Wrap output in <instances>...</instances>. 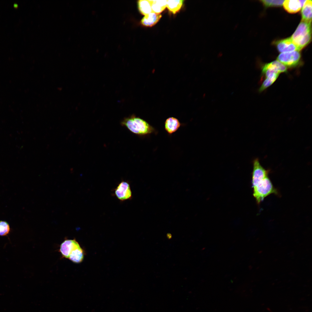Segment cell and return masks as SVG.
Instances as JSON below:
<instances>
[{
    "label": "cell",
    "instance_id": "ac0fdd59",
    "mask_svg": "<svg viewBox=\"0 0 312 312\" xmlns=\"http://www.w3.org/2000/svg\"><path fill=\"white\" fill-rule=\"evenodd\" d=\"M10 227L8 223L5 221H0V236H5L9 232Z\"/></svg>",
    "mask_w": 312,
    "mask_h": 312
},
{
    "label": "cell",
    "instance_id": "277c9868",
    "mask_svg": "<svg viewBox=\"0 0 312 312\" xmlns=\"http://www.w3.org/2000/svg\"><path fill=\"white\" fill-rule=\"evenodd\" d=\"M311 37V23L301 21L291 37L300 51L310 42Z\"/></svg>",
    "mask_w": 312,
    "mask_h": 312
},
{
    "label": "cell",
    "instance_id": "2e32d148",
    "mask_svg": "<svg viewBox=\"0 0 312 312\" xmlns=\"http://www.w3.org/2000/svg\"><path fill=\"white\" fill-rule=\"evenodd\" d=\"M183 2L182 0H167L166 7L170 11L175 14L180 9Z\"/></svg>",
    "mask_w": 312,
    "mask_h": 312
},
{
    "label": "cell",
    "instance_id": "3957f363",
    "mask_svg": "<svg viewBox=\"0 0 312 312\" xmlns=\"http://www.w3.org/2000/svg\"><path fill=\"white\" fill-rule=\"evenodd\" d=\"M121 124L133 133L140 135H148L155 131L154 128L147 122L134 115L124 118Z\"/></svg>",
    "mask_w": 312,
    "mask_h": 312
},
{
    "label": "cell",
    "instance_id": "7c38bea8",
    "mask_svg": "<svg viewBox=\"0 0 312 312\" xmlns=\"http://www.w3.org/2000/svg\"><path fill=\"white\" fill-rule=\"evenodd\" d=\"M311 0H306L304 5L301 11V21L308 23H311L312 20Z\"/></svg>",
    "mask_w": 312,
    "mask_h": 312
},
{
    "label": "cell",
    "instance_id": "e0dca14e",
    "mask_svg": "<svg viewBox=\"0 0 312 312\" xmlns=\"http://www.w3.org/2000/svg\"><path fill=\"white\" fill-rule=\"evenodd\" d=\"M261 2L266 7H279L283 4L284 0H263Z\"/></svg>",
    "mask_w": 312,
    "mask_h": 312
},
{
    "label": "cell",
    "instance_id": "d6986e66",
    "mask_svg": "<svg viewBox=\"0 0 312 312\" xmlns=\"http://www.w3.org/2000/svg\"><path fill=\"white\" fill-rule=\"evenodd\" d=\"M167 236L169 239H170L172 237V235L170 233H168L167 235Z\"/></svg>",
    "mask_w": 312,
    "mask_h": 312
},
{
    "label": "cell",
    "instance_id": "6da1fadb",
    "mask_svg": "<svg viewBox=\"0 0 312 312\" xmlns=\"http://www.w3.org/2000/svg\"><path fill=\"white\" fill-rule=\"evenodd\" d=\"M287 68L277 60H275L263 65L261 67V76L264 79L260 87L263 91L271 86L281 73H287Z\"/></svg>",
    "mask_w": 312,
    "mask_h": 312
},
{
    "label": "cell",
    "instance_id": "5b68a950",
    "mask_svg": "<svg viewBox=\"0 0 312 312\" xmlns=\"http://www.w3.org/2000/svg\"><path fill=\"white\" fill-rule=\"evenodd\" d=\"M298 51L283 53H280L277 58V60L288 68H294L297 67L301 63V54Z\"/></svg>",
    "mask_w": 312,
    "mask_h": 312
},
{
    "label": "cell",
    "instance_id": "9c48e42d",
    "mask_svg": "<svg viewBox=\"0 0 312 312\" xmlns=\"http://www.w3.org/2000/svg\"><path fill=\"white\" fill-rule=\"evenodd\" d=\"M181 126L179 120L173 117H170L166 120L165 122V129L169 134L176 132Z\"/></svg>",
    "mask_w": 312,
    "mask_h": 312
},
{
    "label": "cell",
    "instance_id": "52a82bcc",
    "mask_svg": "<svg viewBox=\"0 0 312 312\" xmlns=\"http://www.w3.org/2000/svg\"><path fill=\"white\" fill-rule=\"evenodd\" d=\"M275 44L278 51L281 53L298 51L297 46L293 43L290 38L277 41Z\"/></svg>",
    "mask_w": 312,
    "mask_h": 312
},
{
    "label": "cell",
    "instance_id": "9a60e30c",
    "mask_svg": "<svg viewBox=\"0 0 312 312\" xmlns=\"http://www.w3.org/2000/svg\"><path fill=\"white\" fill-rule=\"evenodd\" d=\"M138 5L140 12L144 16L152 12L150 0L138 1Z\"/></svg>",
    "mask_w": 312,
    "mask_h": 312
},
{
    "label": "cell",
    "instance_id": "8992f818",
    "mask_svg": "<svg viewBox=\"0 0 312 312\" xmlns=\"http://www.w3.org/2000/svg\"><path fill=\"white\" fill-rule=\"evenodd\" d=\"M114 194L116 197L121 201H124L131 198L132 193L129 183L122 181L114 189Z\"/></svg>",
    "mask_w": 312,
    "mask_h": 312
},
{
    "label": "cell",
    "instance_id": "5bb4252c",
    "mask_svg": "<svg viewBox=\"0 0 312 312\" xmlns=\"http://www.w3.org/2000/svg\"><path fill=\"white\" fill-rule=\"evenodd\" d=\"M152 12L159 14L166 7L167 0H150Z\"/></svg>",
    "mask_w": 312,
    "mask_h": 312
},
{
    "label": "cell",
    "instance_id": "8fae6325",
    "mask_svg": "<svg viewBox=\"0 0 312 312\" xmlns=\"http://www.w3.org/2000/svg\"><path fill=\"white\" fill-rule=\"evenodd\" d=\"M161 17V14L151 12L145 16L142 19L141 23L145 26L152 27L155 25Z\"/></svg>",
    "mask_w": 312,
    "mask_h": 312
},
{
    "label": "cell",
    "instance_id": "4fadbf2b",
    "mask_svg": "<svg viewBox=\"0 0 312 312\" xmlns=\"http://www.w3.org/2000/svg\"><path fill=\"white\" fill-rule=\"evenodd\" d=\"M83 250L79 245L72 251L68 259L74 263H79L83 261Z\"/></svg>",
    "mask_w": 312,
    "mask_h": 312
},
{
    "label": "cell",
    "instance_id": "30bf717a",
    "mask_svg": "<svg viewBox=\"0 0 312 312\" xmlns=\"http://www.w3.org/2000/svg\"><path fill=\"white\" fill-rule=\"evenodd\" d=\"M283 4L285 9L291 14L299 12L302 7L300 1L298 0H285Z\"/></svg>",
    "mask_w": 312,
    "mask_h": 312
},
{
    "label": "cell",
    "instance_id": "ba28073f",
    "mask_svg": "<svg viewBox=\"0 0 312 312\" xmlns=\"http://www.w3.org/2000/svg\"><path fill=\"white\" fill-rule=\"evenodd\" d=\"M79 246L78 243L75 239H67L61 244L60 251L63 257L68 259L72 251Z\"/></svg>",
    "mask_w": 312,
    "mask_h": 312
},
{
    "label": "cell",
    "instance_id": "7a4b0ae2",
    "mask_svg": "<svg viewBox=\"0 0 312 312\" xmlns=\"http://www.w3.org/2000/svg\"><path fill=\"white\" fill-rule=\"evenodd\" d=\"M252 183L253 195L258 204L269 195L272 194H278L277 190L273 186L268 176L252 181Z\"/></svg>",
    "mask_w": 312,
    "mask_h": 312
}]
</instances>
